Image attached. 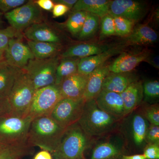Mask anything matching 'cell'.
Wrapping results in <instances>:
<instances>
[{
	"instance_id": "obj_21",
	"label": "cell",
	"mask_w": 159,
	"mask_h": 159,
	"mask_svg": "<svg viewBox=\"0 0 159 159\" xmlns=\"http://www.w3.org/2000/svg\"><path fill=\"white\" fill-rule=\"evenodd\" d=\"M157 39V33L152 28L147 24H141L134 27L130 34L125 37L123 44H149L156 42Z\"/></svg>"
},
{
	"instance_id": "obj_9",
	"label": "cell",
	"mask_w": 159,
	"mask_h": 159,
	"mask_svg": "<svg viewBox=\"0 0 159 159\" xmlns=\"http://www.w3.org/2000/svg\"><path fill=\"white\" fill-rule=\"evenodd\" d=\"M4 16L10 26L20 32L43 20L41 9L32 1L5 13Z\"/></svg>"
},
{
	"instance_id": "obj_2",
	"label": "cell",
	"mask_w": 159,
	"mask_h": 159,
	"mask_svg": "<svg viewBox=\"0 0 159 159\" xmlns=\"http://www.w3.org/2000/svg\"><path fill=\"white\" fill-rule=\"evenodd\" d=\"M66 129L49 116L34 118L28 132L27 143L31 147L37 146L52 154L57 148Z\"/></svg>"
},
{
	"instance_id": "obj_18",
	"label": "cell",
	"mask_w": 159,
	"mask_h": 159,
	"mask_svg": "<svg viewBox=\"0 0 159 159\" xmlns=\"http://www.w3.org/2000/svg\"><path fill=\"white\" fill-rule=\"evenodd\" d=\"M24 31V35L28 40L58 44L61 42L60 37L57 32L42 22L32 25Z\"/></svg>"
},
{
	"instance_id": "obj_23",
	"label": "cell",
	"mask_w": 159,
	"mask_h": 159,
	"mask_svg": "<svg viewBox=\"0 0 159 159\" xmlns=\"http://www.w3.org/2000/svg\"><path fill=\"white\" fill-rule=\"evenodd\" d=\"M111 47L105 45L82 43L70 47L61 55L62 58L77 57L81 58L100 54Z\"/></svg>"
},
{
	"instance_id": "obj_17",
	"label": "cell",
	"mask_w": 159,
	"mask_h": 159,
	"mask_svg": "<svg viewBox=\"0 0 159 159\" xmlns=\"http://www.w3.org/2000/svg\"><path fill=\"white\" fill-rule=\"evenodd\" d=\"M139 80L136 74L132 72L110 73L103 82L102 90L120 94L134 81Z\"/></svg>"
},
{
	"instance_id": "obj_32",
	"label": "cell",
	"mask_w": 159,
	"mask_h": 159,
	"mask_svg": "<svg viewBox=\"0 0 159 159\" xmlns=\"http://www.w3.org/2000/svg\"><path fill=\"white\" fill-rule=\"evenodd\" d=\"M113 18L116 35L126 37L130 34L134 27L135 23L120 16H113Z\"/></svg>"
},
{
	"instance_id": "obj_24",
	"label": "cell",
	"mask_w": 159,
	"mask_h": 159,
	"mask_svg": "<svg viewBox=\"0 0 159 159\" xmlns=\"http://www.w3.org/2000/svg\"><path fill=\"white\" fill-rule=\"evenodd\" d=\"M22 70L10 65L4 58L0 61V96L8 97Z\"/></svg>"
},
{
	"instance_id": "obj_11",
	"label": "cell",
	"mask_w": 159,
	"mask_h": 159,
	"mask_svg": "<svg viewBox=\"0 0 159 159\" xmlns=\"http://www.w3.org/2000/svg\"><path fill=\"white\" fill-rule=\"evenodd\" d=\"M146 12L145 3L134 0L111 1L109 13L113 16H120L134 23L142 19Z\"/></svg>"
},
{
	"instance_id": "obj_41",
	"label": "cell",
	"mask_w": 159,
	"mask_h": 159,
	"mask_svg": "<svg viewBox=\"0 0 159 159\" xmlns=\"http://www.w3.org/2000/svg\"><path fill=\"white\" fill-rule=\"evenodd\" d=\"M33 159H53V156L51 152L43 150L38 152Z\"/></svg>"
},
{
	"instance_id": "obj_13",
	"label": "cell",
	"mask_w": 159,
	"mask_h": 159,
	"mask_svg": "<svg viewBox=\"0 0 159 159\" xmlns=\"http://www.w3.org/2000/svg\"><path fill=\"white\" fill-rule=\"evenodd\" d=\"M150 55L147 49L133 52H122L111 64L108 65L110 72L123 73L132 72Z\"/></svg>"
},
{
	"instance_id": "obj_19",
	"label": "cell",
	"mask_w": 159,
	"mask_h": 159,
	"mask_svg": "<svg viewBox=\"0 0 159 159\" xmlns=\"http://www.w3.org/2000/svg\"><path fill=\"white\" fill-rule=\"evenodd\" d=\"M126 116L139 107L143 99V83L138 80L131 84L120 93Z\"/></svg>"
},
{
	"instance_id": "obj_26",
	"label": "cell",
	"mask_w": 159,
	"mask_h": 159,
	"mask_svg": "<svg viewBox=\"0 0 159 159\" xmlns=\"http://www.w3.org/2000/svg\"><path fill=\"white\" fill-rule=\"evenodd\" d=\"M28 46L34 58L43 59L57 56L61 49L60 44L28 40Z\"/></svg>"
},
{
	"instance_id": "obj_8",
	"label": "cell",
	"mask_w": 159,
	"mask_h": 159,
	"mask_svg": "<svg viewBox=\"0 0 159 159\" xmlns=\"http://www.w3.org/2000/svg\"><path fill=\"white\" fill-rule=\"evenodd\" d=\"M62 98L59 87L55 84L36 90L28 116L33 119L50 116L55 106Z\"/></svg>"
},
{
	"instance_id": "obj_10",
	"label": "cell",
	"mask_w": 159,
	"mask_h": 159,
	"mask_svg": "<svg viewBox=\"0 0 159 159\" xmlns=\"http://www.w3.org/2000/svg\"><path fill=\"white\" fill-rule=\"evenodd\" d=\"M86 101L83 98L73 99L62 98L56 104L50 116L60 125L66 128L78 122Z\"/></svg>"
},
{
	"instance_id": "obj_40",
	"label": "cell",
	"mask_w": 159,
	"mask_h": 159,
	"mask_svg": "<svg viewBox=\"0 0 159 159\" xmlns=\"http://www.w3.org/2000/svg\"><path fill=\"white\" fill-rule=\"evenodd\" d=\"M40 9L47 11H51L54 8V4L51 0H38L35 2Z\"/></svg>"
},
{
	"instance_id": "obj_12",
	"label": "cell",
	"mask_w": 159,
	"mask_h": 159,
	"mask_svg": "<svg viewBox=\"0 0 159 159\" xmlns=\"http://www.w3.org/2000/svg\"><path fill=\"white\" fill-rule=\"evenodd\" d=\"M22 37L10 40L8 48L4 53V59L9 64L23 70L34 57L29 46L21 40Z\"/></svg>"
},
{
	"instance_id": "obj_31",
	"label": "cell",
	"mask_w": 159,
	"mask_h": 159,
	"mask_svg": "<svg viewBox=\"0 0 159 159\" xmlns=\"http://www.w3.org/2000/svg\"><path fill=\"white\" fill-rule=\"evenodd\" d=\"M143 98L145 101L154 102L159 98V82L157 80H148L143 84Z\"/></svg>"
},
{
	"instance_id": "obj_36",
	"label": "cell",
	"mask_w": 159,
	"mask_h": 159,
	"mask_svg": "<svg viewBox=\"0 0 159 159\" xmlns=\"http://www.w3.org/2000/svg\"><path fill=\"white\" fill-rule=\"evenodd\" d=\"M28 2L25 0H0V11L5 14L23 6Z\"/></svg>"
},
{
	"instance_id": "obj_33",
	"label": "cell",
	"mask_w": 159,
	"mask_h": 159,
	"mask_svg": "<svg viewBox=\"0 0 159 159\" xmlns=\"http://www.w3.org/2000/svg\"><path fill=\"white\" fill-rule=\"evenodd\" d=\"M22 37L21 32H19L12 27L0 29V52L4 54L10 40L14 38Z\"/></svg>"
},
{
	"instance_id": "obj_25",
	"label": "cell",
	"mask_w": 159,
	"mask_h": 159,
	"mask_svg": "<svg viewBox=\"0 0 159 159\" xmlns=\"http://www.w3.org/2000/svg\"><path fill=\"white\" fill-rule=\"evenodd\" d=\"M111 1L109 0H77L72 8L73 12L84 11L99 16L108 14Z\"/></svg>"
},
{
	"instance_id": "obj_6",
	"label": "cell",
	"mask_w": 159,
	"mask_h": 159,
	"mask_svg": "<svg viewBox=\"0 0 159 159\" xmlns=\"http://www.w3.org/2000/svg\"><path fill=\"white\" fill-rule=\"evenodd\" d=\"M32 119L29 116L21 118L10 113L0 118V143L6 145L26 143Z\"/></svg>"
},
{
	"instance_id": "obj_5",
	"label": "cell",
	"mask_w": 159,
	"mask_h": 159,
	"mask_svg": "<svg viewBox=\"0 0 159 159\" xmlns=\"http://www.w3.org/2000/svg\"><path fill=\"white\" fill-rule=\"evenodd\" d=\"M35 91L31 80L22 70L7 97L10 114L21 118L27 116Z\"/></svg>"
},
{
	"instance_id": "obj_38",
	"label": "cell",
	"mask_w": 159,
	"mask_h": 159,
	"mask_svg": "<svg viewBox=\"0 0 159 159\" xmlns=\"http://www.w3.org/2000/svg\"><path fill=\"white\" fill-rule=\"evenodd\" d=\"M143 154L146 159H159V144H146Z\"/></svg>"
},
{
	"instance_id": "obj_48",
	"label": "cell",
	"mask_w": 159,
	"mask_h": 159,
	"mask_svg": "<svg viewBox=\"0 0 159 159\" xmlns=\"http://www.w3.org/2000/svg\"><path fill=\"white\" fill-rule=\"evenodd\" d=\"M59 159V158H56V159Z\"/></svg>"
},
{
	"instance_id": "obj_27",
	"label": "cell",
	"mask_w": 159,
	"mask_h": 159,
	"mask_svg": "<svg viewBox=\"0 0 159 159\" xmlns=\"http://www.w3.org/2000/svg\"><path fill=\"white\" fill-rule=\"evenodd\" d=\"M80 59L77 57L62 58L56 70L55 85H59L64 80L77 73Z\"/></svg>"
},
{
	"instance_id": "obj_37",
	"label": "cell",
	"mask_w": 159,
	"mask_h": 159,
	"mask_svg": "<svg viewBox=\"0 0 159 159\" xmlns=\"http://www.w3.org/2000/svg\"><path fill=\"white\" fill-rule=\"evenodd\" d=\"M145 142L146 144H159V125L149 124L145 136Z\"/></svg>"
},
{
	"instance_id": "obj_3",
	"label": "cell",
	"mask_w": 159,
	"mask_h": 159,
	"mask_svg": "<svg viewBox=\"0 0 159 159\" xmlns=\"http://www.w3.org/2000/svg\"><path fill=\"white\" fill-rule=\"evenodd\" d=\"M125 137L119 129L102 136L91 139L84 159H122L126 154Z\"/></svg>"
},
{
	"instance_id": "obj_28",
	"label": "cell",
	"mask_w": 159,
	"mask_h": 159,
	"mask_svg": "<svg viewBox=\"0 0 159 159\" xmlns=\"http://www.w3.org/2000/svg\"><path fill=\"white\" fill-rule=\"evenodd\" d=\"M32 148L27 142L18 145H6L0 149V159H21L32 153Z\"/></svg>"
},
{
	"instance_id": "obj_22",
	"label": "cell",
	"mask_w": 159,
	"mask_h": 159,
	"mask_svg": "<svg viewBox=\"0 0 159 159\" xmlns=\"http://www.w3.org/2000/svg\"><path fill=\"white\" fill-rule=\"evenodd\" d=\"M131 119L130 137L135 147L144 148L146 145L145 136L149 126L142 111L135 112Z\"/></svg>"
},
{
	"instance_id": "obj_4",
	"label": "cell",
	"mask_w": 159,
	"mask_h": 159,
	"mask_svg": "<svg viewBox=\"0 0 159 159\" xmlns=\"http://www.w3.org/2000/svg\"><path fill=\"white\" fill-rule=\"evenodd\" d=\"M91 139L77 122L66 129L52 156L54 159H84Z\"/></svg>"
},
{
	"instance_id": "obj_1",
	"label": "cell",
	"mask_w": 159,
	"mask_h": 159,
	"mask_svg": "<svg viewBox=\"0 0 159 159\" xmlns=\"http://www.w3.org/2000/svg\"><path fill=\"white\" fill-rule=\"evenodd\" d=\"M122 121L100 109L93 99L86 101L77 123L86 134L93 139L119 129Z\"/></svg>"
},
{
	"instance_id": "obj_35",
	"label": "cell",
	"mask_w": 159,
	"mask_h": 159,
	"mask_svg": "<svg viewBox=\"0 0 159 159\" xmlns=\"http://www.w3.org/2000/svg\"><path fill=\"white\" fill-rule=\"evenodd\" d=\"M149 124L159 125V106L154 103L146 107L142 112Z\"/></svg>"
},
{
	"instance_id": "obj_14",
	"label": "cell",
	"mask_w": 159,
	"mask_h": 159,
	"mask_svg": "<svg viewBox=\"0 0 159 159\" xmlns=\"http://www.w3.org/2000/svg\"><path fill=\"white\" fill-rule=\"evenodd\" d=\"M126 46L122 44L111 47L104 52L97 55L80 58L77 72L89 76L96 69L103 65L111 57L122 53Z\"/></svg>"
},
{
	"instance_id": "obj_34",
	"label": "cell",
	"mask_w": 159,
	"mask_h": 159,
	"mask_svg": "<svg viewBox=\"0 0 159 159\" xmlns=\"http://www.w3.org/2000/svg\"><path fill=\"white\" fill-rule=\"evenodd\" d=\"M101 37L116 35L113 16L109 13L101 17Z\"/></svg>"
},
{
	"instance_id": "obj_39",
	"label": "cell",
	"mask_w": 159,
	"mask_h": 159,
	"mask_svg": "<svg viewBox=\"0 0 159 159\" xmlns=\"http://www.w3.org/2000/svg\"><path fill=\"white\" fill-rule=\"evenodd\" d=\"M69 9L67 7L64 5L57 3L54 5V8L52 9V13L54 17H60L66 14Z\"/></svg>"
},
{
	"instance_id": "obj_45",
	"label": "cell",
	"mask_w": 159,
	"mask_h": 159,
	"mask_svg": "<svg viewBox=\"0 0 159 159\" xmlns=\"http://www.w3.org/2000/svg\"><path fill=\"white\" fill-rule=\"evenodd\" d=\"M2 15L3 13H2L1 11H0V28H1V26H2L3 24V20H2Z\"/></svg>"
},
{
	"instance_id": "obj_7",
	"label": "cell",
	"mask_w": 159,
	"mask_h": 159,
	"mask_svg": "<svg viewBox=\"0 0 159 159\" xmlns=\"http://www.w3.org/2000/svg\"><path fill=\"white\" fill-rule=\"evenodd\" d=\"M59 63L57 56L46 59L31 60L23 70L28 75L35 89L55 84L56 72Z\"/></svg>"
},
{
	"instance_id": "obj_29",
	"label": "cell",
	"mask_w": 159,
	"mask_h": 159,
	"mask_svg": "<svg viewBox=\"0 0 159 159\" xmlns=\"http://www.w3.org/2000/svg\"><path fill=\"white\" fill-rule=\"evenodd\" d=\"M87 12L84 11L73 12L65 24L66 28L74 36H78L81 31Z\"/></svg>"
},
{
	"instance_id": "obj_47",
	"label": "cell",
	"mask_w": 159,
	"mask_h": 159,
	"mask_svg": "<svg viewBox=\"0 0 159 159\" xmlns=\"http://www.w3.org/2000/svg\"><path fill=\"white\" fill-rule=\"evenodd\" d=\"M6 146V145H3V144L0 143V149H1V148H3V147H4V146Z\"/></svg>"
},
{
	"instance_id": "obj_20",
	"label": "cell",
	"mask_w": 159,
	"mask_h": 159,
	"mask_svg": "<svg viewBox=\"0 0 159 159\" xmlns=\"http://www.w3.org/2000/svg\"><path fill=\"white\" fill-rule=\"evenodd\" d=\"M110 73L108 65H103L89 75L88 80L83 98L85 101L94 99L102 90L106 77Z\"/></svg>"
},
{
	"instance_id": "obj_46",
	"label": "cell",
	"mask_w": 159,
	"mask_h": 159,
	"mask_svg": "<svg viewBox=\"0 0 159 159\" xmlns=\"http://www.w3.org/2000/svg\"><path fill=\"white\" fill-rule=\"evenodd\" d=\"M4 58V54L2 53V52H0V61L2 60H3Z\"/></svg>"
},
{
	"instance_id": "obj_16",
	"label": "cell",
	"mask_w": 159,
	"mask_h": 159,
	"mask_svg": "<svg viewBox=\"0 0 159 159\" xmlns=\"http://www.w3.org/2000/svg\"><path fill=\"white\" fill-rule=\"evenodd\" d=\"M89 76L77 72L66 78L58 85L63 98L78 99L83 98Z\"/></svg>"
},
{
	"instance_id": "obj_42",
	"label": "cell",
	"mask_w": 159,
	"mask_h": 159,
	"mask_svg": "<svg viewBox=\"0 0 159 159\" xmlns=\"http://www.w3.org/2000/svg\"><path fill=\"white\" fill-rule=\"evenodd\" d=\"M77 0H55L53 1L54 3L62 4L67 7L69 9H72Z\"/></svg>"
},
{
	"instance_id": "obj_30",
	"label": "cell",
	"mask_w": 159,
	"mask_h": 159,
	"mask_svg": "<svg viewBox=\"0 0 159 159\" xmlns=\"http://www.w3.org/2000/svg\"><path fill=\"white\" fill-rule=\"evenodd\" d=\"M99 25V17L88 13L82 29L78 36L80 39H84L92 37L97 32Z\"/></svg>"
},
{
	"instance_id": "obj_44",
	"label": "cell",
	"mask_w": 159,
	"mask_h": 159,
	"mask_svg": "<svg viewBox=\"0 0 159 159\" xmlns=\"http://www.w3.org/2000/svg\"><path fill=\"white\" fill-rule=\"evenodd\" d=\"M122 159H146L143 154H138L128 155H124L122 157Z\"/></svg>"
},
{
	"instance_id": "obj_43",
	"label": "cell",
	"mask_w": 159,
	"mask_h": 159,
	"mask_svg": "<svg viewBox=\"0 0 159 159\" xmlns=\"http://www.w3.org/2000/svg\"><path fill=\"white\" fill-rule=\"evenodd\" d=\"M150 56L147 58L145 61L149 63L150 64L155 67L156 68L159 69V56H156L153 57H150Z\"/></svg>"
},
{
	"instance_id": "obj_15",
	"label": "cell",
	"mask_w": 159,
	"mask_h": 159,
	"mask_svg": "<svg viewBox=\"0 0 159 159\" xmlns=\"http://www.w3.org/2000/svg\"><path fill=\"white\" fill-rule=\"evenodd\" d=\"M94 99L99 108L107 113L121 120L126 116L120 94L102 90Z\"/></svg>"
}]
</instances>
